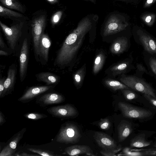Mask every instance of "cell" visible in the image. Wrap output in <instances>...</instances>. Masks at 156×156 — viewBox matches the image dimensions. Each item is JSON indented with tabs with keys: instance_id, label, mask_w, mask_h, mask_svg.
Segmentation results:
<instances>
[{
	"instance_id": "5bb4252c",
	"label": "cell",
	"mask_w": 156,
	"mask_h": 156,
	"mask_svg": "<svg viewBox=\"0 0 156 156\" xmlns=\"http://www.w3.org/2000/svg\"><path fill=\"white\" fill-rule=\"evenodd\" d=\"M62 154L70 156H78L85 155L87 156H94L93 151L90 147L86 145H76L66 147Z\"/></svg>"
},
{
	"instance_id": "277c9868",
	"label": "cell",
	"mask_w": 156,
	"mask_h": 156,
	"mask_svg": "<svg viewBox=\"0 0 156 156\" xmlns=\"http://www.w3.org/2000/svg\"><path fill=\"white\" fill-rule=\"evenodd\" d=\"M118 106L123 115L126 118L142 119L148 117L152 114L149 110L137 107L124 102H119Z\"/></svg>"
},
{
	"instance_id": "603a6c76",
	"label": "cell",
	"mask_w": 156,
	"mask_h": 156,
	"mask_svg": "<svg viewBox=\"0 0 156 156\" xmlns=\"http://www.w3.org/2000/svg\"><path fill=\"white\" fill-rule=\"evenodd\" d=\"M104 83L107 87L114 91L119 90L129 89V88L123 83L112 79L105 80L104 81Z\"/></svg>"
},
{
	"instance_id": "8992f818",
	"label": "cell",
	"mask_w": 156,
	"mask_h": 156,
	"mask_svg": "<svg viewBox=\"0 0 156 156\" xmlns=\"http://www.w3.org/2000/svg\"><path fill=\"white\" fill-rule=\"evenodd\" d=\"M46 23L44 16H41L35 19L32 24L33 45L35 54L39 55V46L40 37L43 33Z\"/></svg>"
},
{
	"instance_id": "836d02e7",
	"label": "cell",
	"mask_w": 156,
	"mask_h": 156,
	"mask_svg": "<svg viewBox=\"0 0 156 156\" xmlns=\"http://www.w3.org/2000/svg\"><path fill=\"white\" fill-rule=\"evenodd\" d=\"M98 124L99 128L104 130H108L111 126L109 119L106 118L101 119Z\"/></svg>"
},
{
	"instance_id": "f546056e",
	"label": "cell",
	"mask_w": 156,
	"mask_h": 156,
	"mask_svg": "<svg viewBox=\"0 0 156 156\" xmlns=\"http://www.w3.org/2000/svg\"><path fill=\"white\" fill-rule=\"evenodd\" d=\"M24 116L27 119L37 120L43 119L48 117L46 114L37 113H28L24 115Z\"/></svg>"
},
{
	"instance_id": "30bf717a",
	"label": "cell",
	"mask_w": 156,
	"mask_h": 156,
	"mask_svg": "<svg viewBox=\"0 0 156 156\" xmlns=\"http://www.w3.org/2000/svg\"><path fill=\"white\" fill-rule=\"evenodd\" d=\"M64 97L57 93H49L44 94L38 97L36 100V103L42 107L58 104L65 100Z\"/></svg>"
},
{
	"instance_id": "5b68a950",
	"label": "cell",
	"mask_w": 156,
	"mask_h": 156,
	"mask_svg": "<svg viewBox=\"0 0 156 156\" xmlns=\"http://www.w3.org/2000/svg\"><path fill=\"white\" fill-rule=\"evenodd\" d=\"M46 110L52 116L62 119L74 117L78 114L76 108L69 104L52 106L48 108Z\"/></svg>"
},
{
	"instance_id": "4316f807",
	"label": "cell",
	"mask_w": 156,
	"mask_h": 156,
	"mask_svg": "<svg viewBox=\"0 0 156 156\" xmlns=\"http://www.w3.org/2000/svg\"><path fill=\"white\" fill-rule=\"evenodd\" d=\"M127 62H122L115 65L110 69L111 71L114 75H116L124 72L128 66Z\"/></svg>"
},
{
	"instance_id": "1f68e13d",
	"label": "cell",
	"mask_w": 156,
	"mask_h": 156,
	"mask_svg": "<svg viewBox=\"0 0 156 156\" xmlns=\"http://www.w3.org/2000/svg\"><path fill=\"white\" fill-rule=\"evenodd\" d=\"M122 149L121 145H119L118 147L114 149H102L100 151V153L103 156H116L115 154L119 152Z\"/></svg>"
},
{
	"instance_id": "d590c367",
	"label": "cell",
	"mask_w": 156,
	"mask_h": 156,
	"mask_svg": "<svg viewBox=\"0 0 156 156\" xmlns=\"http://www.w3.org/2000/svg\"><path fill=\"white\" fill-rule=\"evenodd\" d=\"M144 97L148 100L154 106L156 107V99L151 96L145 94H144Z\"/></svg>"
},
{
	"instance_id": "7a4b0ae2",
	"label": "cell",
	"mask_w": 156,
	"mask_h": 156,
	"mask_svg": "<svg viewBox=\"0 0 156 156\" xmlns=\"http://www.w3.org/2000/svg\"><path fill=\"white\" fill-rule=\"evenodd\" d=\"M80 131L75 124L65 122L61 126L56 136V141L58 143L75 144L78 143L81 137Z\"/></svg>"
},
{
	"instance_id": "ffe728a7",
	"label": "cell",
	"mask_w": 156,
	"mask_h": 156,
	"mask_svg": "<svg viewBox=\"0 0 156 156\" xmlns=\"http://www.w3.org/2000/svg\"><path fill=\"white\" fill-rule=\"evenodd\" d=\"M128 40L125 37H121L117 39L112 44L110 48L112 53L119 54L124 52L128 46Z\"/></svg>"
},
{
	"instance_id": "d6a6232c",
	"label": "cell",
	"mask_w": 156,
	"mask_h": 156,
	"mask_svg": "<svg viewBox=\"0 0 156 156\" xmlns=\"http://www.w3.org/2000/svg\"><path fill=\"white\" fill-rule=\"evenodd\" d=\"M121 90L125 99L127 101L131 100L137 97V95L135 92L128 89H124Z\"/></svg>"
},
{
	"instance_id": "d4e9b609",
	"label": "cell",
	"mask_w": 156,
	"mask_h": 156,
	"mask_svg": "<svg viewBox=\"0 0 156 156\" xmlns=\"http://www.w3.org/2000/svg\"><path fill=\"white\" fill-rule=\"evenodd\" d=\"M0 1L6 7L21 12H23L22 6L16 0H0Z\"/></svg>"
},
{
	"instance_id": "c3c4849f",
	"label": "cell",
	"mask_w": 156,
	"mask_h": 156,
	"mask_svg": "<svg viewBox=\"0 0 156 156\" xmlns=\"http://www.w3.org/2000/svg\"></svg>"
},
{
	"instance_id": "bcb514c9",
	"label": "cell",
	"mask_w": 156,
	"mask_h": 156,
	"mask_svg": "<svg viewBox=\"0 0 156 156\" xmlns=\"http://www.w3.org/2000/svg\"><path fill=\"white\" fill-rule=\"evenodd\" d=\"M90 0L93 2H94V0Z\"/></svg>"
},
{
	"instance_id": "8fae6325",
	"label": "cell",
	"mask_w": 156,
	"mask_h": 156,
	"mask_svg": "<svg viewBox=\"0 0 156 156\" xmlns=\"http://www.w3.org/2000/svg\"><path fill=\"white\" fill-rule=\"evenodd\" d=\"M26 130L24 128L14 134L11 139L9 143L2 149L0 153V156H13L16 150L17 145L23 137Z\"/></svg>"
},
{
	"instance_id": "b9f144b4",
	"label": "cell",
	"mask_w": 156,
	"mask_h": 156,
	"mask_svg": "<svg viewBox=\"0 0 156 156\" xmlns=\"http://www.w3.org/2000/svg\"><path fill=\"white\" fill-rule=\"evenodd\" d=\"M0 46L1 48H3L5 47V44L1 36L0 37Z\"/></svg>"
},
{
	"instance_id": "cb8c5ba5",
	"label": "cell",
	"mask_w": 156,
	"mask_h": 156,
	"mask_svg": "<svg viewBox=\"0 0 156 156\" xmlns=\"http://www.w3.org/2000/svg\"><path fill=\"white\" fill-rule=\"evenodd\" d=\"M105 60V56L102 53L98 54L94 61L93 72L95 74L98 73L102 68Z\"/></svg>"
},
{
	"instance_id": "9c48e42d",
	"label": "cell",
	"mask_w": 156,
	"mask_h": 156,
	"mask_svg": "<svg viewBox=\"0 0 156 156\" xmlns=\"http://www.w3.org/2000/svg\"><path fill=\"white\" fill-rule=\"evenodd\" d=\"M54 87L48 85L30 87L18 99V101L23 103L29 102L39 95L51 90Z\"/></svg>"
},
{
	"instance_id": "484cf974",
	"label": "cell",
	"mask_w": 156,
	"mask_h": 156,
	"mask_svg": "<svg viewBox=\"0 0 156 156\" xmlns=\"http://www.w3.org/2000/svg\"><path fill=\"white\" fill-rule=\"evenodd\" d=\"M0 16H7L15 17H22V14L16 12L2 5L0 6Z\"/></svg>"
},
{
	"instance_id": "3957f363",
	"label": "cell",
	"mask_w": 156,
	"mask_h": 156,
	"mask_svg": "<svg viewBox=\"0 0 156 156\" xmlns=\"http://www.w3.org/2000/svg\"><path fill=\"white\" fill-rule=\"evenodd\" d=\"M120 80L129 87L144 94L150 95L156 99L151 87L143 80L133 76H123Z\"/></svg>"
},
{
	"instance_id": "ac0fdd59",
	"label": "cell",
	"mask_w": 156,
	"mask_h": 156,
	"mask_svg": "<svg viewBox=\"0 0 156 156\" xmlns=\"http://www.w3.org/2000/svg\"><path fill=\"white\" fill-rule=\"evenodd\" d=\"M123 153L120 155L127 156H141L154 155L156 154V149L150 148L145 149L131 150L128 147L124 148L122 151Z\"/></svg>"
},
{
	"instance_id": "9a60e30c",
	"label": "cell",
	"mask_w": 156,
	"mask_h": 156,
	"mask_svg": "<svg viewBox=\"0 0 156 156\" xmlns=\"http://www.w3.org/2000/svg\"><path fill=\"white\" fill-rule=\"evenodd\" d=\"M51 44V41L48 36L43 33L40 39L39 55L46 62L48 60L49 51Z\"/></svg>"
},
{
	"instance_id": "ee69618b",
	"label": "cell",
	"mask_w": 156,
	"mask_h": 156,
	"mask_svg": "<svg viewBox=\"0 0 156 156\" xmlns=\"http://www.w3.org/2000/svg\"><path fill=\"white\" fill-rule=\"evenodd\" d=\"M48 2L51 4H55L58 2V0H47Z\"/></svg>"
},
{
	"instance_id": "8d00e7d4",
	"label": "cell",
	"mask_w": 156,
	"mask_h": 156,
	"mask_svg": "<svg viewBox=\"0 0 156 156\" xmlns=\"http://www.w3.org/2000/svg\"><path fill=\"white\" fill-rule=\"evenodd\" d=\"M149 64L152 71L156 75V60L152 58H151Z\"/></svg>"
},
{
	"instance_id": "4fadbf2b",
	"label": "cell",
	"mask_w": 156,
	"mask_h": 156,
	"mask_svg": "<svg viewBox=\"0 0 156 156\" xmlns=\"http://www.w3.org/2000/svg\"><path fill=\"white\" fill-rule=\"evenodd\" d=\"M28 44L27 39L25 38L21 47L20 57V76L21 82L23 80L25 77L27 69Z\"/></svg>"
},
{
	"instance_id": "7402d4cb",
	"label": "cell",
	"mask_w": 156,
	"mask_h": 156,
	"mask_svg": "<svg viewBox=\"0 0 156 156\" xmlns=\"http://www.w3.org/2000/svg\"><path fill=\"white\" fill-rule=\"evenodd\" d=\"M151 144V142L145 139V135L143 134L136 136L130 140V146L132 147H147Z\"/></svg>"
},
{
	"instance_id": "4dcf8cb0",
	"label": "cell",
	"mask_w": 156,
	"mask_h": 156,
	"mask_svg": "<svg viewBox=\"0 0 156 156\" xmlns=\"http://www.w3.org/2000/svg\"><path fill=\"white\" fill-rule=\"evenodd\" d=\"M156 15L152 13H147L144 14L141 18L144 22L149 26H151L154 23Z\"/></svg>"
},
{
	"instance_id": "74e56055",
	"label": "cell",
	"mask_w": 156,
	"mask_h": 156,
	"mask_svg": "<svg viewBox=\"0 0 156 156\" xmlns=\"http://www.w3.org/2000/svg\"><path fill=\"white\" fill-rule=\"evenodd\" d=\"M40 155L37 154H29L23 151H20L15 153L14 156H37Z\"/></svg>"
},
{
	"instance_id": "ab89813d",
	"label": "cell",
	"mask_w": 156,
	"mask_h": 156,
	"mask_svg": "<svg viewBox=\"0 0 156 156\" xmlns=\"http://www.w3.org/2000/svg\"><path fill=\"white\" fill-rule=\"evenodd\" d=\"M156 1V0H147L144 5V8H147L152 5Z\"/></svg>"
},
{
	"instance_id": "44dd1931",
	"label": "cell",
	"mask_w": 156,
	"mask_h": 156,
	"mask_svg": "<svg viewBox=\"0 0 156 156\" xmlns=\"http://www.w3.org/2000/svg\"><path fill=\"white\" fill-rule=\"evenodd\" d=\"M36 76L38 81L43 82L48 85L56 84L58 81L57 76L49 72L41 73Z\"/></svg>"
},
{
	"instance_id": "7c38bea8",
	"label": "cell",
	"mask_w": 156,
	"mask_h": 156,
	"mask_svg": "<svg viewBox=\"0 0 156 156\" xmlns=\"http://www.w3.org/2000/svg\"><path fill=\"white\" fill-rule=\"evenodd\" d=\"M93 137L98 145L103 149H114L119 146L115 140L109 135L100 132L96 131Z\"/></svg>"
},
{
	"instance_id": "d6986e66",
	"label": "cell",
	"mask_w": 156,
	"mask_h": 156,
	"mask_svg": "<svg viewBox=\"0 0 156 156\" xmlns=\"http://www.w3.org/2000/svg\"><path fill=\"white\" fill-rule=\"evenodd\" d=\"M140 40L147 51L151 54L156 53V42L151 37L143 34L140 36Z\"/></svg>"
},
{
	"instance_id": "e0dca14e",
	"label": "cell",
	"mask_w": 156,
	"mask_h": 156,
	"mask_svg": "<svg viewBox=\"0 0 156 156\" xmlns=\"http://www.w3.org/2000/svg\"><path fill=\"white\" fill-rule=\"evenodd\" d=\"M117 130L119 141L122 142L131 134L132 128L130 123L127 121L122 120L118 125Z\"/></svg>"
},
{
	"instance_id": "6da1fadb",
	"label": "cell",
	"mask_w": 156,
	"mask_h": 156,
	"mask_svg": "<svg viewBox=\"0 0 156 156\" xmlns=\"http://www.w3.org/2000/svg\"><path fill=\"white\" fill-rule=\"evenodd\" d=\"M91 22L88 17L83 19L77 27L69 34L58 52L55 63L56 65H67L73 59L81 46L84 38L91 27Z\"/></svg>"
},
{
	"instance_id": "52a82bcc",
	"label": "cell",
	"mask_w": 156,
	"mask_h": 156,
	"mask_svg": "<svg viewBox=\"0 0 156 156\" xmlns=\"http://www.w3.org/2000/svg\"><path fill=\"white\" fill-rule=\"evenodd\" d=\"M0 25L3 30L7 42L12 50H14L20 37L21 27L18 25H14L9 27L0 21Z\"/></svg>"
},
{
	"instance_id": "2e32d148",
	"label": "cell",
	"mask_w": 156,
	"mask_h": 156,
	"mask_svg": "<svg viewBox=\"0 0 156 156\" xmlns=\"http://www.w3.org/2000/svg\"><path fill=\"white\" fill-rule=\"evenodd\" d=\"M16 75L15 69L12 67H9L7 77L4 83V90L2 98L10 94L12 92L15 84Z\"/></svg>"
},
{
	"instance_id": "e575fe53",
	"label": "cell",
	"mask_w": 156,
	"mask_h": 156,
	"mask_svg": "<svg viewBox=\"0 0 156 156\" xmlns=\"http://www.w3.org/2000/svg\"><path fill=\"white\" fill-rule=\"evenodd\" d=\"M62 12L59 11L57 12L52 16L51 23L53 25L57 24L59 21L62 14Z\"/></svg>"
},
{
	"instance_id": "7bdbcfd3",
	"label": "cell",
	"mask_w": 156,
	"mask_h": 156,
	"mask_svg": "<svg viewBox=\"0 0 156 156\" xmlns=\"http://www.w3.org/2000/svg\"><path fill=\"white\" fill-rule=\"evenodd\" d=\"M8 53L6 52L3 51V50H0V55H5L7 56L8 55Z\"/></svg>"
},
{
	"instance_id": "83f0119b",
	"label": "cell",
	"mask_w": 156,
	"mask_h": 156,
	"mask_svg": "<svg viewBox=\"0 0 156 156\" xmlns=\"http://www.w3.org/2000/svg\"><path fill=\"white\" fill-rule=\"evenodd\" d=\"M27 150L33 153L37 154L43 156H60L57 154H55L52 151L41 149L40 148H28Z\"/></svg>"
},
{
	"instance_id": "60d3db41",
	"label": "cell",
	"mask_w": 156,
	"mask_h": 156,
	"mask_svg": "<svg viewBox=\"0 0 156 156\" xmlns=\"http://www.w3.org/2000/svg\"><path fill=\"white\" fill-rule=\"evenodd\" d=\"M6 122L5 116L0 111V126H2Z\"/></svg>"
},
{
	"instance_id": "f1b7e54d",
	"label": "cell",
	"mask_w": 156,
	"mask_h": 156,
	"mask_svg": "<svg viewBox=\"0 0 156 156\" xmlns=\"http://www.w3.org/2000/svg\"><path fill=\"white\" fill-rule=\"evenodd\" d=\"M84 69L81 68L79 69L74 75L73 79L74 83L76 87L80 86L84 77Z\"/></svg>"
},
{
	"instance_id": "ba28073f",
	"label": "cell",
	"mask_w": 156,
	"mask_h": 156,
	"mask_svg": "<svg viewBox=\"0 0 156 156\" xmlns=\"http://www.w3.org/2000/svg\"><path fill=\"white\" fill-rule=\"evenodd\" d=\"M128 25L127 23H123L116 16L112 15L106 23L103 36H106L116 34L125 30Z\"/></svg>"
},
{
	"instance_id": "f35d334b",
	"label": "cell",
	"mask_w": 156,
	"mask_h": 156,
	"mask_svg": "<svg viewBox=\"0 0 156 156\" xmlns=\"http://www.w3.org/2000/svg\"><path fill=\"white\" fill-rule=\"evenodd\" d=\"M5 80L4 78L0 80V98H2V95L4 90V83Z\"/></svg>"
},
{
	"instance_id": "f6af8a7d",
	"label": "cell",
	"mask_w": 156,
	"mask_h": 156,
	"mask_svg": "<svg viewBox=\"0 0 156 156\" xmlns=\"http://www.w3.org/2000/svg\"><path fill=\"white\" fill-rule=\"evenodd\" d=\"M154 147L156 148V142L155 144L154 145Z\"/></svg>"
},
{
	"instance_id": "7dc6e473",
	"label": "cell",
	"mask_w": 156,
	"mask_h": 156,
	"mask_svg": "<svg viewBox=\"0 0 156 156\" xmlns=\"http://www.w3.org/2000/svg\"></svg>"
}]
</instances>
